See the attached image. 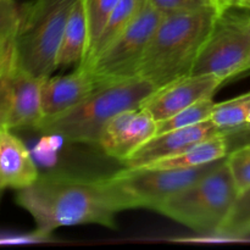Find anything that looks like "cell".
<instances>
[{
	"instance_id": "1",
	"label": "cell",
	"mask_w": 250,
	"mask_h": 250,
	"mask_svg": "<svg viewBox=\"0 0 250 250\" xmlns=\"http://www.w3.org/2000/svg\"><path fill=\"white\" fill-rule=\"evenodd\" d=\"M16 203L32 216L38 238H45L61 227L76 225L116 229L117 214L136 209L132 198L111 176H39L31 186L17 190Z\"/></svg>"
},
{
	"instance_id": "2",
	"label": "cell",
	"mask_w": 250,
	"mask_h": 250,
	"mask_svg": "<svg viewBox=\"0 0 250 250\" xmlns=\"http://www.w3.org/2000/svg\"><path fill=\"white\" fill-rule=\"evenodd\" d=\"M217 20L214 6L164 14L137 67V77L156 88L190 75Z\"/></svg>"
},
{
	"instance_id": "3",
	"label": "cell",
	"mask_w": 250,
	"mask_h": 250,
	"mask_svg": "<svg viewBox=\"0 0 250 250\" xmlns=\"http://www.w3.org/2000/svg\"><path fill=\"white\" fill-rule=\"evenodd\" d=\"M155 89L153 83L141 77L98 84L82 102L56 116L43 117L34 129L72 143L98 144L103 128L112 117L142 106Z\"/></svg>"
},
{
	"instance_id": "4",
	"label": "cell",
	"mask_w": 250,
	"mask_h": 250,
	"mask_svg": "<svg viewBox=\"0 0 250 250\" xmlns=\"http://www.w3.org/2000/svg\"><path fill=\"white\" fill-rule=\"evenodd\" d=\"M238 194L225 158L208 175L166 199L154 211L193 231L215 236Z\"/></svg>"
},
{
	"instance_id": "5",
	"label": "cell",
	"mask_w": 250,
	"mask_h": 250,
	"mask_svg": "<svg viewBox=\"0 0 250 250\" xmlns=\"http://www.w3.org/2000/svg\"><path fill=\"white\" fill-rule=\"evenodd\" d=\"M76 0H31L22 6L15 39V61L36 77H48L58 68L56 58L63 29Z\"/></svg>"
},
{
	"instance_id": "6",
	"label": "cell",
	"mask_w": 250,
	"mask_h": 250,
	"mask_svg": "<svg viewBox=\"0 0 250 250\" xmlns=\"http://www.w3.org/2000/svg\"><path fill=\"white\" fill-rule=\"evenodd\" d=\"M249 12L237 14L233 10L217 16L192 75L215 76L225 83L250 71Z\"/></svg>"
},
{
	"instance_id": "7",
	"label": "cell",
	"mask_w": 250,
	"mask_h": 250,
	"mask_svg": "<svg viewBox=\"0 0 250 250\" xmlns=\"http://www.w3.org/2000/svg\"><path fill=\"white\" fill-rule=\"evenodd\" d=\"M164 14L146 1L134 21L95 56L87 68L97 84L137 77V67Z\"/></svg>"
},
{
	"instance_id": "8",
	"label": "cell",
	"mask_w": 250,
	"mask_h": 250,
	"mask_svg": "<svg viewBox=\"0 0 250 250\" xmlns=\"http://www.w3.org/2000/svg\"><path fill=\"white\" fill-rule=\"evenodd\" d=\"M222 160L190 168L125 167L111 177L132 198L136 209L155 210L166 199L198 182Z\"/></svg>"
},
{
	"instance_id": "9",
	"label": "cell",
	"mask_w": 250,
	"mask_h": 250,
	"mask_svg": "<svg viewBox=\"0 0 250 250\" xmlns=\"http://www.w3.org/2000/svg\"><path fill=\"white\" fill-rule=\"evenodd\" d=\"M43 80L17 65L0 75V128H36L43 119Z\"/></svg>"
},
{
	"instance_id": "10",
	"label": "cell",
	"mask_w": 250,
	"mask_h": 250,
	"mask_svg": "<svg viewBox=\"0 0 250 250\" xmlns=\"http://www.w3.org/2000/svg\"><path fill=\"white\" fill-rule=\"evenodd\" d=\"M222 84L224 82L215 76L190 73L156 88L144 100L142 107L148 110L156 122H160L199 100L212 98Z\"/></svg>"
},
{
	"instance_id": "11",
	"label": "cell",
	"mask_w": 250,
	"mask_h": 250,
	"mask_svg": "<svg viewBox=\"0 0 250 250\" xmlns=\"http://www.w3.org/2000/svg\"><path fill=\"white\" fill-rule=\"evenodd\" d=\"M158 131V122L144 107L125 110L103 128L98 146L110 158L124 161Z\"/></svg>"
},
{
	"instance_id": "12",
	"label": "cell",
	"mask_w": 250,
	"mask_h": 250,
	"mask_svg": "<svg viewBox=\"0 0 250 250\" xmlns=\"http://www.w3.org/2000/svg\"><path fill=\"white\" fill-rule=\"evenodd\" d=\"M222 133L211 121H205L186 128L156 133L125 159V167H144L164 159L178 155L204 139Z\"/></svg>"
},
{
	"instance_id": "13",
	"label": "cell",
	"mask_w": 250,
	"mask_h": 250,
	"mask_svg": "<svg viewBox=\"0 0 250 250\" xmlns=\"http://www.w3.org/2000/svg\"><path fill=\"white\" fill-rule=\"evenodd\" d=\"M97 82L89 70L77 66L70 75L48 76L42 83L43 117H53L82 102L97 88Z\"/></svg>"
},
{
	"instance_id": "14",
	"label": "cell",
	"mask_w": 250,
	"mask_h": 250,
	"mask_svg": "<svg viewBox=\"0 0 250 250\" xmlns=\"http://www.w3.org/2000/svg\"><path fill=\"white\" fill-rule=\"evenodd\" d=\"M39 176L26 144L11 129L0 128V188L23 189Z\"/></svg>"
},
{
	"instance_id": "15",
	"label": "cell",
	"mask_w": 250,
	"mask_h": 250,
	"mask_svg": "<svg viewBox=\"0 0 250 250\" xmlns=\"http://www.w3.org/2000/svg\"><path fill=\"white\" fill-rule=\"evenodd\" d=\"M88 42L89 38L84 7L82 0H76L63 29L56 58V66L68 67L76 63L80 66L87 55Z\"/></svg>"
},
{
	"instance_id": "16",
	"label": "cell",
	"mask_w": 250,
	"mask_h": 250,
	"mask_svg": "<svg viewBox=\"0 0 250 250\" xmlns=\"http://www.w3.org/2000/svg\"><path fill=\"white\" fill-rule=\"evenodd\" d=\"M227 134L220 133L204 139L200 143L190 146L183 153L171 158L164 159L158 163L150 164L148 168H190L207 165L222 160L229 153V143Z\"/></svg>"
},
{
	"instance_id": "17",
	"label": "cell",
	"mask_w": 250,
	"mask_h": 250,
	"mask_svg": "<svg viewBox=\"0 0 250 250\" xmlns=\"http://www.w3.org/2000/svg\"><path fill=\"white\" fill-rule=\"evenodd\" d=\"M146 1L148 0H120L105 21L104 26H103L100 33L98 34L87 58L80 66H85L87 63H89L112 41H115V38H117L134 21V19L138 16Z\"/></svg>"
},
{
	"instance_id": "18",
	"label": "cell",
	"mask_w": 250,
	"mask_h": 250,
	"mask_svg": "<svg viewBox=\"0 0 250 250\" xmlns=\"http://www.w3.org/2000/svg\"><path fill=\"white\" fill-rule=\"evenodd\" d=\"M247 100L248 93L226 102L216 103L210 121L227 136L241 133L247 127Z\"/></svg>"
},
{
	"instance_id": "19",
	"label": "cell",
	"mask_w": 250,
	"mask_h": 250,
	"mask_svg": "<svg viewBox=\"0 0 250 250\" xmlns=\"http://www.w3.org/2000/svg\"><path fill=\"white\" fill-rule=\"evenodd\" d=\"M250 234V188L237 197L226 220L215 236L242 238Z\"/></svg>"
},
{
	"instance_id": "20",
	"label": "cell",
	"mask_w": 250,
	"mask_h": 250,
	"mask_svg": "<svg viewBox=\"0 0 250 250\" xmlns=\"http://www.w3.org/2000/svg\"><path fill=\"white\" fill-rule=\"evenodd\" d=\"M215 104L216 103L212 100V98L199 100V102L194 103V104L178 111L173 116L158 122L156 133H163V132L172 131V129L186 128V127H190L194 126V125L202 124V122L209 121Z\"/></svg>"
},
{
	"instance_id": "21",
	"label": "cell",
	"mask_w": 250,
	"mask_h": 250,
	"mask_svg": "<svg viewBox=\"0 0 250 250\" xmlns=\"http://www.w3.org/2000/svg\"><path fill=\"white\" fill-rule=\"evenodd\" d=\"M119 1L120 0H82L85 17H87L88 38H89L87 55L92 45L94 44L98 34L102 31L105 21ZM87 55H85V58H87Z\"/></svg>"
},
{
	"instance_id": "22",
	"label": "cell",
	"mask_w": 250,
	"mask_h": 250,
	"mask_svg": "<svg viewBox=\"0 0 250 250\" xmlns=\"http://www.w3.org/2000/svg\"><path fill=\"white\" fill-rule=\"evenodd\" d=\"M21 19L22 6L15 0H0V44L15 48Z\"/></svg>"
},
{
	"instance_id": "23",
	"label": "cell",
	"mask_w": 250,
	"mask_h": 250,
	"mask_svg": "<svg viewBox=\"0 0 250 250\" xmlns=\"http://www.w3.org/2000/svg\"><path fill=\"white\" fill-rule=\"evenodd\" d=\"M226 163L233 177L238 193L250 188V142L227 154Z\"/></svg>"
},
{
	"instance_id": "24",
	"label": "cell",
	"mask_w": 250,
	"mask_h": 250,
	"mask_svg": "<svg viewBox=\"0 0 250 250\" xmlns=\"http://www.w3.org/2000/svg\"><path fill=\"white\" fill-rule=\"evenodd\" d=\"M163 14L180 11H193L212 6V0H148Z\"/></svg>"
},
{
	"instance_id": "25",
	"label": "cell",
	"mask_w": 250,
	"mask_h": 250,
	"mask_svg": "<svg viewBox=\"0 0 250 250\" xmlns=\"http://www.w3.org/2000/svg\"><path fill=\"white\" fill-rule=\"evenodd\" d=\"M212 6L216 10L217 16L233 10L250 11V0H212Z\"/></svg>"
},
{
	"instance_id": "26",
	"label": "cell",
	"mask_w": 250,
	"mask_h": 250,
	"mask_svg": "<svg viewBox=\"0 0 250 250\" xmlns=\"http://www.w3.org/2000/svg\"><path fill=\"white\" fill-rule=\"evenodd\" d=\"M243 132H250V92L248 93V100H247V127Z\"/></svg>"
},
{
	"instance_id": "27",
	"label": "cell",
	"mask_w": 250,
	"mask_h": 250,
	"mask_svg": "<svg viewBox=\"0 0 250 250\" xmlns=\"http://www.w3.org/2000/svg\"><path fill=\"white\" fill-rule=\"evenodd\" d=\"M2 190H4V189H1V188H0V198H1V194H2Z\"/></svg>"
},
{
	"instance_id": "28",
	"label": "cell",
	"mask_w": 250,
	"mask_h": 250,
	"mask_svg": "<svg viewBox=\"0 0 250 250\" xmlns=\"http://www.w3.org/2000/svg\"><path fill=\"white\" fill-rule=\"evenodd\" d=\"M249 22H250V12H249Z\"/></svg>"
}]
</instances>
